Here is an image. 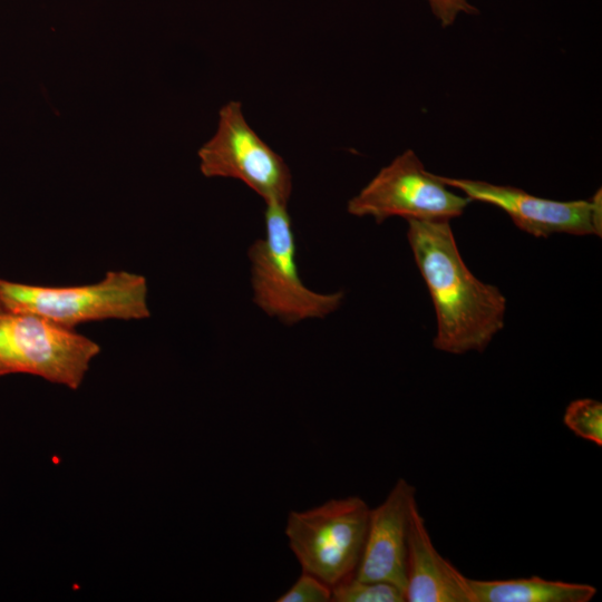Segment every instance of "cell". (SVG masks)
I'll return each mask as SVG.
<instances>
[{"mask_svg": "<svg viewBox=\"0 0 602 602\" xmlns=\"http://www.w3.org/2000/svg\"><path fill=\"white\" fill-rule=\"evenodd\" d=\"M206 177L239 179L266 203L288 205L292 175L284 159L250 126L242 104L231 100L219 113L215 134L198 151Z\"/></svg>", "mask_w": 602, "mask_h": 602, "instance_id": "8992f818", "label": "cell"}, {"mask_svg": "<svg viewBox=\"0 0 602 602\" xmlns=\"http://www.w3.org/2000/svg\"><path fill=\"white\" fill-rule=\"evenodd\" d=\"M407 223V240L435 308L434 347L450 355L484 351L504 327L505 295L466 266L449 221Z\"/></svg>", "mask_w": 602, "mask_h": 602, "instance_id": "6da1fadb", "label": "cell"}, {"mask_svg": "<svg viewBox=\"0 0 602 602\" xmlns=\"http://www.w3.org/2000/svg\"><path fill=\"white\" fill-rule=\"evenodd\" d=\"M564 425L576 436L602 446V404L592 398L571 401L563 415Z\"/></svg>", "mask_w": 602, "mask_h": 602, "instance_id": "4fadbf2b", "label": "cell"}, {"mask_svg": "<svg viewBox=\"0 0 602 602\" xmlns=\"http://www.w3.org/2000/svg\"><path fill=\"white\" fill-rule=\"evenodd\" d=\"M472 201L449 191L436 174L426 171L412 149H406L348 201L349 214L370 216L377 223L389 217L450 221Z\"/></svg>", "mask_w": 602, "mask_h": 602, "instance_id": "52a82bcc", "label": "cell"}, {"mask_svg": "<svg viewBox=\"0 0 602 602\" xmlns=\"http://www.w3.org/2000/svg\"><path fill=\"white\" fill-rule=\"evenodd\" d=\"M469 580L437 551L416 505L407 537L405 601L476 602Z\"/></svg>", "mask_w": 602, "mask_h": 602, "instance_id": "30bf717a", "label": "cell"}, {"mask_svg": "<svg viewBox=\"0 0 602 602\" xmlns=\"http://www.w3.org/2000/svg\"><path fill=\"white\" fill-rule=\"evenodd\" d=\"M441 27L452 26L460 13L474 16L479 11L468 0H426Z\"/></svg>", "mask_w": 602, "mask_h": 602, "instance_id": "9a60e30c", "label": "cell"}, {"mask_svg": "<svg viewBox=\"0 0 602 602\" xmlns=\"http://www.w3.org/2000/svg\"><path fill=\"white\" fill-rule=\"evenodd\" d=\"M476 602H589L596 588L540 576L509 580L470 579Z\"/></svg>", "mask_w": 602, "mask_h": 602, "instance_id": "8fae6325", "label": "cell"}, {"mask_svg": "<svg viewBox=\"0 0 602 602\" xmlns=\"http://www.w3.org/2000/svg\"><path fill=\"white\" fill-rule=\"evenodd\" d=\"M416 505L415 487L399 478L383 502L370 508L356 577L385 581L405 589L408 528Z\"/></svg>", "mask_w": 602, "mask_h": 602, "instance_id": "9c48e42d", "label": "cell"}, {"mask_svg": "<svg viewBox=\"0 0 602 602\" xmlns=\"http://www.w3.org/2000/svg\"><path fill=\"white\" fill-rule=\"evenodd\" d=\"M265 235L247 250L253 302L287 326L323 319L341 305L343 292L320 293L301 280L294 232L285 204L266 203Z\"/></svg>", "mask_w": 602, "mask_h": 602, "instance_id": "7a4b0ae2", "label": "cell"}, {"mask_svg": "<svg viewBox=\"0 0 602 602\" xmlns=\"http://www.w3.org/2000/svg\"><path fill=\"white\" fill-rule=\"evenodd\" d=\"M437 176L446 186L463 192L472 202L503 210L520 230L535 237H548L555 233L602 235L601 190L590 200L555 201L509 185Z\"/></svg>", "mask_w": 602, "mask_h": 602, "instance_id": "ba28073f", "label": "cell"}, {"mask_svg": "<svg viewBox=\"0 0 602 602\" xmlns=\"http://www.w3.org/2000/svg\"><path fill=\"white\" fill-rule=\"evenodd\" d=\"M332 589L317 576L302 572L276 602H330Z\"/></svg>", "mask_w": 602, "mask_h": 602, "instance_id": "5bb4252c", "label": "cell"}, {"mask_svg": "<svg viewBox=\"0 0 602 602\" xmlns=\"http://www.w3.org/2000/svg\"><path fill=\"white\" fill-rule=\"evenodd\" d=\"M147 294L146 278L123 270L108 271L96 283L70 287L26 284L0 278L2 304L68 329L109 319H147Z\"/></svg>", "mask_w": 602, "mask_h": 602, "instance_id": "3957f363", "label": "cell"}, {"mask_svg": "<svg viewBox=\"0 0 602 602\" xmlns=\"http://www.w3.org/2000/svg\"><path fill=\"white\" fill-rule=\"evenodd\" d=\"M332 602H404V590L385 581H365L356 576L332 588Z\"/></svg>", "mask_w": 602, "mask_h": 602, "instance_id": "7c38bea8", "label": "cell"}, {"mask_svg": "<svg viewBox=\"0 0 602 602\" xmlns=\"http://www.w3.org/2000/svg\"><path fill=\"white\" fill-rule=\"evenodd\" d=\"M100 350L75 329L0 302V376L27 373L77 390Z\"/></svg>", "mask_w": 602, "mask_h": 602, "instance_id": "277c9868", "label": "cell"}, {"mask_svg": "<svg viewBox=\"0 0 602 602\" xmlns=\"http://www.w3.org/2000/svg\"><path fill=\"white\" fill-rule=\"evenodd\" d=\"M369 513L370 507L359 496L332 498L309 509L291 511L284 532L302 572L331 589L355 576Z\"/></svg>", "mask_w": 602, "mask_h": 602, "instance_id": "5b68a950", "label": "cell"}]
</instances>
